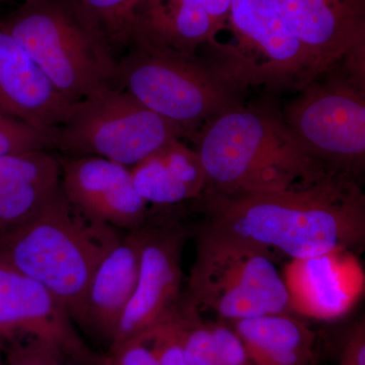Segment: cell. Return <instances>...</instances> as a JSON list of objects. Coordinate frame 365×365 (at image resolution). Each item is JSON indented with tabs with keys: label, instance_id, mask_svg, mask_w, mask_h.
I'll use <instances>...</instances> for the list:
<instances>
[{
	"label": "cell",
	"instance_id": "cell-1",
	"mask_svg": "<svg viewBox=\"0 0 365 365\" xmlns=\"http://www.w3.org/2000/svg\"><path fill=\"white\" fill-rule=\"evenodd\" d=\"M205 223L306 260L355 252L365 242V197L356 179L332 174L277 191L227 194L206 189Z\"/></svg>",
	"mask_w": 365,
	"mask_h": 365
},
{
	"label": "cell",
	"instance_id": "cell-2",
	"mask_svg": "<svg viewBox=\"0 0 365 365\" xmlns=\"http://www.w3.org/2000/svg\"><path fill=\"white\" fill-rule=\"evenodd\" d=\"M192 140L206 189L220 193L277 191L334 173L300 144L272 103L230 108L206 122Z\"/></svg>",
	"mask_w": 365,
	"mask_h": 365
},
{
	"label": "cell",
	"instance_id": "cell-3",
	"mask_svg": "<svg viewBox=\"0 0 365 365\" xmlns=\"http://www.w3.org/2000/svg\"><path fill=\"white\" fill-rule=\"evenodd\" d=\"M120 239L116 228L74 207L60 186L28 220L0 232V260L47 288L79 326L93 273Z\"/></svg>",
	"mask_w": 365,
	"mask_h": 365
},
{
	"label": "cell",
	"instance_id": "cell-4",
	"mask_svg": "<svg viewBox=\"0 0 365 365\" xmlns=\"http://www.w3.org/2000/svg\"><path fill=\"white\" fill-rule=\"evenodd\" d=\"M1 21L71 104L116 86L112 45L78 0H24Z\"/></svg>",
	"mask_w": 365,
	"mask_h": 365
},
{
	"label": "cell",
	"instance_id": "cell-5",
	"mask_svg": "<svg viewBox=\"0 0 365 365\" xmlns=\"http://www.w3.org/2000/svg\"><path fill=\"white\" fill-rule=\"evenodd\" d=\"M187 297L225 321L294 312L272 252L205 222L196 234Z\"/></svg>",
	"mask_w": 365,
	"mask_h": 365
},
{
	"label": "cell",
	"instance_id": "cell-6",
	"mask_svg": "<svg viewBox=\"0 0 365 365\" xmlns=\"http://www.w3.org/2000/svg\"><path fill=\"white\" fill-rule=\"evenodd\" d=\"M223 30L230 39L204 46L211 56L202 60L241 96L250 88L299 91L321 76L273 0H232Z\"/></svg>",
	"mask_w": 365,
	"mask_h": 365
},
{
	"label": "cell",
	"instance_id": "cell-7",
	"mask_svg": "<svg viewBox=\"0 0 365 365\" xmlns=\"http://www.w3.org/2000/svg\"><path fill=\"white\" fill-rule=\"evenodd\" d=\"M118 62L117 88L188 132L242 104V96L216 76L198 56L130 43Z\"/></svg>",
	"mask_w": 365,
	"mask_h": 365
},
{
	"label": "cell",
	"instance_id": "cell-8",
	"mask_svg": "<svg viewBox=\"0 0 365 365\" xmlns=\"http://www.w3.org/2000/svg\"><path fill=\"white\" fill-rule=\"evenodd\" d=\"M188 132L121 88H108L74 105L55 130V148L69 155H93L135 165Z\"/></svg>",
	"mask_w": 365,
	"mask_h": 365
},
{
	"label": "cell",
	"instance_id": "cell-9",
	"mask_svg": "<svg viewBox=\"0 0 365 365\" xmlns=\"http://www.w3.org/2000/svg\"><path fill=\"white\" fill-rule=\"evenodd\" d=\"M325 73L299 91L283 118L324 167L356 179L365 163V86L336 68Z\"/></svg>",
	"mask_w": 365,
	"mask_h": 365
},
{
	"label": "cell",
	"instance_id": "cell-10",
	"mask_svg": "<svg viewBox=\"0 0 365 365\" xmlns=\"http://www.w3.org/2000/svg\"><path fill=\"white\" fill-rule=\"evenodd\" d=\"M190 230L175 216L143 225L138 278L109 347L121 344L169 319L181 304L182 254Z\"/></svg>",
	"mask_w": 365,
	"mask_h": 365
},
{
	"label": "cell",
	"instance_id": "cell-11",
	"mask_svg": "<svg viewBox=\"0 0 365 365\" xmlns=\"http://www.w3.org/2000/svg\"><path fill=\"white\" fill-rule=\"evenodd\" d=\"M21 335L52 343L86 364H101L102 355L79 336L58 299L38 281L0 260V341Z\"/></svg>",
	"mask_w": 365,
	"mask_h": 365
},
{
	"label": "cell",
	"instance_id": "cell-12",
	"mask_svg": "<svg viewBox=\"0 0 365 365\" xmlns=\"http://www.w3.org/2000/svg\"><path fill=\"white\" fill-rule=\"evenodd\" d=\"M59 162L62 191L81 213L128 232L146 222L148 204L139 195L128 167L93 155H69Z\"/></svg>",
	"mask_w": 365,
	"mask_h": 365
},
{
	"label": "cell",
	"instance_id": "cell-13",
	"mask_svg": "<svg viewBox=\"0 0 365 365\" xmlns=\"http://www.w3.org/2000/svg\"><path fill=\"white\" fill-rule=\"evenodd\" d=\"M232 0H140L132 14L130 43L198 56L227 24Z\"/></svg>",
	"mask_w": 365,
	"mask_h": 365
},
{
	"label": "cell",
	"instance_id": "cell-14",
	"mask_svg": "<svg viewBox=\"0 0 365 365\" xmlns=\"http://www.w3.org/2000/svg\"><path fill=\"white\" fill-rule=\"evenodd\" d=\"M321 74L365 45L364 0H273Z\"/></svg>",
	"mask_w": 365,
	"mask_h": 365
},
{
	"label": "cell",
	"instance_id": "cell-15",
	"mask_svg": "<svg viewBox=\"0 0 365 365\" xmlns=\"http://www.w3.org/2000/svg\"><path fill=\"white\" fill-rule=\"evenodd\" d=\"M73 107L0 20V114L55 131Z\"/></svg>",
	"mask_w": 365,
	"mask_h": 365
},
{
	"label": "cell",
	"instance_id": "cell-16",
	"mask_svg": "<svg viewBox=\"0 0 365 365\" xmlns=\"http://www.w3.org/2000/svg\"><path fill=\"white\" fill-rule=\"evenodd\" d=\"M283 277L294 311L326 321L344 316L364 287L361 266L348 251L294 260Z\"/></svg>",
	"mask_w": 365,
	"mask_h": 365
},
{
	"label": "cell",
	"instance_id": "cell-17",
	"mask_svg": "<svg viewBox=\"0 0 365 365\" xmlns=\"http://www.w3.org/2000/svg\"><path fill=\"white\" fill-rule=\"evenodd\" d=\"M141 244L143 227L121 237L98 264L88 285L78 327L108 348L135 289Z\"/></svg>",
	"mask_w": 365,
	"mask_h": 365
},
{
	"label": "cell",
	"instance_id": "cell-18",
	"mask_svg": "<svg viewBox=\"0 0 365 365\" xmlns=\"http://www.w3.org/2000/svg\"><path fill=\"white\" fill-rule=\"evenodd\" d=\"M130 170L139 195L158 207L200 200L207 188L198 153L182 139H173Z\"/></svg>",
	"mask_w": 365,
	"mask_h": 365
},
{
	"label": "cell",
	"instance_id": "cell-19",
	"mask_svg": "<svg viewBox=\"0 0 365 365\" xmlns=\"http://www.w3.org/2000/svg\"><path fill=\"white\" fill-rule=\"evenodd\" d=\"M59 187V158L49 151L0 155V232L28 220Z\"/></svg>",
	"mask_w": 365,
	"mask_h": 365
},
{
	"label": "cell",
	"instance_id": "cell-20",
	"mask_svg": "<svg viewBox=\"0 0 365 365\" xmlns=\"http://www.w3.org/2000/svg\"><path fill=\"white\" fill-rule=\"evenodd\" d=\"M256 365H314L317 334L292 314L225 321Z\"/></svg>",
	"mask_w": 365,
	"mask_h": 365
},
{
	"label": "cell",
	"instance_id": "cell-21",
	"mask_svg": "<svg viewBox=\"0 0 365 365\" xmlns=\"http://www.w3.org/2000/svg\"><path fill=\"white\" fill-rule=\"evenodd\" d=\"M139 1L140 0H78L112 46L129 44L132 14Z\"/></svg>",
	"mask_w": 365,
	"mask_h": 365
},
{
	"label": "cell",
	"instance_id": "cell-22",
	"mask_svg": "<svg viewBox=\"0 0 365 365\" xmlns=\"http://www.w3.org/2000/svg\"><path fill=\"white\" fill-rule=\"evenodd\" d=\"M6 343L9 365H88L56 345L34 336H18Z\"/></svg>",
	"mask_w": 365,
	"mask_h": 365
},
{
	"label": "cell",
	"instance_id": "cell-23",
	"mask_svg": "<svg viewBox=\"0 0 365 365\" xmlns=\"http://www.w3.org/2000/svg\"><path fill=\"white\" fill-rule=\"evenodd\" d=\"M55 148V131L35 128L0 114V155H21Z\"/></svg>",
	"mask_w": 365,
	"mask_h": 365
},
{
	"label": "cell",
	"instance_id": "cell-24",
	"mask_svg": "<svg viewBox=\"0 0 365 365\" xmlns=\"http://www.w3.org/2000/svg\"><path fill=\"white\" fill-rule=\"evenodd\" d=\"M182 299L169 319L146 330L158 365H189L182 344Z\"/></svg>",
	"mask_w": 365,
	"mask_h": 365
},
{
	"label": "cell",
	"instance_id": "cell-25",
	"mask_svg": "<svg viewBox=\"0 0 365 365\" xmlns=\"http://www.w3.org/2000/svg\"><path fill=\"white\" fill-rule=\"evenodd\" d=\"M208 323L215 345L216 365H256L241 338L225 319Z\"/></svg>",
	"mask_w": 365,
	"mask_h": 365
},
{
	"label": "cell",
	"instance_id": "cell-26",
	"mask_svg": "<svg viewBox=\"0 0 365 365\" xmlns=\"http://www.w3.org/2000/svg\"><path fill=\"white\" fill-rule=\"evenodd\" d=\"M100 365H158L148 331L108 348V352L102 355Z\"/></svg>",
	"mask_w": 365,
	"mask_h": 365
},
{
	"label": "cell",
	"instance_id": "cell-27",
	"mask_svg": "<svg viewBox=\"0 0 365 365\" xmlns=\"http://www.w3.org/2000/svg\"><path fill=\"white\" fill-rule=\"evenodd\" d=\"M338 365H365L364 321L354 324L346 334Z\"/></svg>",
	"mask_w": 365,
	"mask_h": 365
},
{
	"label": "cell",
	"instance_id": "cell-28",
	"mask_svg": "<svg viewBox=\"0 0 365 365\" xmlns=\"http://www.w3.org/2000/svg\"><path fill=\"white\" fill-rule=\"evenodd\" d=\"M0 365H2V359H1V355H0Z\"/></svg>",
	"mask_w": 365,
	"mask_h": 365
},
{
	"label": "cell",
	"instance_id": "cell-29",
	"mask_svg": "<svg viewBox=\"0 0 365 365\" xmlns=\"http://www.w3.org/2000/svg\"><path fill=\"white\" fill-rule=\"evenodd\" d=\"M0 344H2V342H1V341H0Z\"/></svg>",
	"mask_w": 365,
	"mask_h": 365
}]
</instances>
